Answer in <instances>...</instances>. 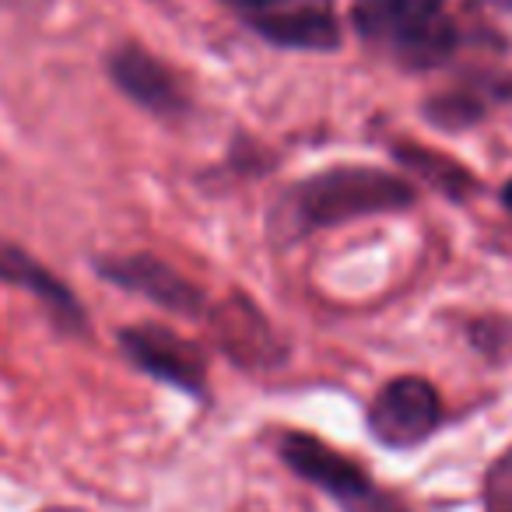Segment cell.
Instances as JSON below:
<instances>
[{"label": "cell", "mask_w": 512, "mask_h": 512, "mask_svg": "<svg viewBox=\"0 0 512 512\" xmlns=\"http://www.w3.org/2000/svg\"><path fill=\"white\" fill-rule=\"evenodd\" d=\"M106 74L116 85V92L127 95L134 106L158 120H183L193 109L190 88L179 78L176 67L165 64L158 53H151L141 43H120L109 50Z\"/></svg>", "instance_id": "cell-7"}, {"label": "cell", "mask_w": 512, "mask_h": 512, "mask_svg": "<svg viewBox=\"0 0 512 512\" xmlns=\"http://www.w3.org/2000/svg\"><path fill=\"white\" fill-rule=\"evenodd\" d=\"M264 43L278 50L334 53L341 50V18L334 0H221Z\"/></svg>", "instance_id": "cell-3"}, {"label": "cell", "mask_w": 512, "mask_h": 512, "mask_svg": "<svg viewBox=\"0 0 512 512\" xmlns=\"http://www.w3.org/2000/svg\"><path fill=\"white\" fill-rule=\"evenodd\" d=\"M414 204H418V186L400 172H386L376 165H334L295 179L278 193L267 211V235L274 246L285 249L334 225H348L369 214L411 211Z\"/></svg>", "instance_id": "cell-1"}, {"label": "cell", "mask_w": 512, "mask_h": 512, "mask_svg": "<svg viewBox=\"0 0 512 512\" xmlns=\"http://www.w3.org/2000/svg\"><path fill=\"white\" fill-rule=\"evenodd\" d=\"M470 341H474V348L481 351H491L495 344H509L512 341V323L498 320V316H481V320L470 323Z\"/></svg>", "instance_id": "cell-14"}, {"label": "cell", "mask_w": 512, "mask_h": 512, "mask_svg": "<svg viewBox=\"0 0 512 512\" xmlns=\"http://www.w3.org/2000/svg\"><path fill=\"white\" fill-rule=\"evenodd\" d=\"M204 320L211 323L218 348L232 362L246 365V369H271V365H278L285 358V348L274 337L271 323L264 320V313L246 295H232L221 306H211Z\"/></svg>", "instance_id": "cell-10"}, {"label": "cell", "mask_w": 512, "mask_h": 512, "mask_svg": "<svg viewBox=\"0 0 512 512\" xmlns=\"http://www.w3.org/2000/svg\"><path fill=\"white\" fill-rule=\"evenodd\" d=\"M442 421H446V404H442L439 386L414 372L379 386L365 411V428L372 439L397 453L425 446L442 428Z\"/></svg>", "instance_id": "cell-4"}, {"label": "cell", "mask_w": 512, "mask_h": 512, "mask_svg": "<svg viewBox=\"0 0 512 512\" xmlns=\"http://www.w3.org/2000/svg\"><path fill=\"white\" fill-rule=\"evenodd\" d=\"M0 281H8V285L22 288V292L36 295L46 306V313H50L53 327H57L60 334H71V337L88 334V316L78 295H74L50 267L39 264L29 249H22L11 239H0Z\"/></svg>", "instance_id": "cell-9"}, {"label": "cell", "mask_w": 512, "mask_h": 512, "mask_svg": "<svg viewBox=\"0 0 512 512\" xmlns=\"http://www.w3.org/2000/svg\"><path fill=\"white\" fill-rule=\"evenodd\" d=\"M498 200H502V207H505V211L512 214V179H509V183L502 186V193H498Z\"/></svg>", "instance_id": "cell-15"}, {"label": "cell", "mask_w": 512, "mask_h": 512, "mask_svg": "<svg viewBox=\"0 0 512 512\" xmlns=\"http://www.w3.org/2000/svg\"><path fill=\"white\" fill-rule=\"evenodd\" d=\"M390 155H393V162L404 165V169L414 172L418 179H425L435 193H442V197L453 200V204H467V200L481 190V183H477V176L467 165L442 155V151L425 148V144L400 141L390 148Z\"/></svg>", "instance_id": "cell-12"}, {"label": "cell", "mask_w": 512, "mask_h": 512, "mask_svg": "<svg viewBox=\"0 0 512 512\" xmlns=\"http://www.w3.org/2000/svg\"><path fill=\"white\" fill-rule=\"evenodd\" d=\"M481 502L484 512H512V446H505L484 470Z\"/></svg>", "instance_id": "cell-13"}, {"label": "cell", "mask_w": 512, "mask_h": 512, "mask_svg": "<svg viewBox=\"0 0 512 512\" xmlns=\"http://www.w3.org/2000/svg\"><path fill=\"white\" fill-rule=\"evenodd\" d=\"M505 102H512V74L477 71L456 81L453 88L428 95L421 102V116L442 134H460V130H470L481 120H488L491 109L505 106Z\"/></svg>", "instance_id": "cell-11"}, {"label": "cell", "mask_w": 512, "mask_h": 512, "mask_svg": "<svg viewBox=\"0 0 512 512\" xmlns=\"http://www.w3.org/2000/svg\"><path fill=\"white\" fill-rule=\"evenodd\" d=\"M43 512H85V509H78V505H46Z\"/></svg>", "instance_id": "cell-16"}, {"label": "cell", "mask_w": 512, "mask_h": 512, "mask_svg": "<svg viewBox=\"0 0 512 512\" xmlns=\"http://www.w3.org/2000/svg\"><path fill=\"white\" fill-rule=\"evenodd\" d=\"M351 22L407 71L446 67L463 46L446 0H351Z\"/></svg>", "instance_id": "cell-2"}, {"label": "cell", "mask_w": 512, "mask_h": 512, "mask_svg": "<svg viewBox=\"0 0 512 512\" xmlns=\"http://www.w3.org/2000/svg\"><path fill=\"white\" fill-rule=\"evenodd\" d=\"M278 456L292 474H299L302 481L313 484L316 491H323V495H330L337 505H344V512L362 509L379 491L376 484H372V477L365 474L351 456L337 453L320 435L292 428V432L281 435Z\"/></svg>", "instance_id": "cell-8"}, {"label": "cell", "mask_w": 512, "mask_h": 512, "mask_svg": "<svg viewBox=\"0 0 512 512\" xmlns=\"http://www.w3.org/2000/svg\"><path fill=\"white\" fill-rule=\"evenodd\" d=\"M92 271L99 274L102 281H109L113 288H123V292H130V295H141L144 302L165 309V313L200 320V316H207V309H211L204 288L193 285L190 278H183L176 267L158 260L155 253L95 256Z\"/></svg>", "instance_id": "cell-6"}, {"label": "cell", "mask_w": 512, "mask_h": 512, "mask_svg": "<svg viewBox=\"0 0 512 512\" xmlns=\"http://www.w3.org/2000/svg\"><path fill=\"white\" fill-rule=\"evenodd\" d=\"M123 358L137 372L165 383L172 390L186 393L193 400H204L211 393L207 386V355L197 341L162 327V323H134L116 334Z\"/></svg>", "instance_id": "cell-5"}]
</instances>
